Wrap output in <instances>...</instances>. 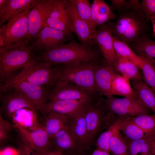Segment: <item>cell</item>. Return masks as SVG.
<instances>
[{"mask_svg": "<svg viewBox=\"0 0 155 155\" xmlns=\"http://www.w3.org/2000/svg\"><path fill=\"white\" fill-rule=\"evenodd\" d=\"M80 17L93 29H97L93 25L91 18V5L88 0H72Z\"/></svg>", "mask_w": 155, "mask_h": 155, "instance_id": "cell-36", "label": "cell"}, {"mask_svg": "<svg viewBox=\"0 0 155 155\" xmlns=\"http://www.w3.org/2000/svg\"><path fill=\"white\" fill-rule=\"evenodd\" d=\"M60 79L57 66L34 58L30 61L22 70L9 81L3 83L1 90L18 81H22L43 87L49 89Z\"/></svg>", "mask_w": 155, "mask_h": 155, "instance_id": "cell-2", "label": "cell"}, {"mask_svg": "<svg viewBox=\"0 0 155 155\" xmlns=\"http://www.w3.org/2000/svg\"><path fill=\"white\" fill-rule=\"evenodd\" d=\"M155 139L146 137L127 142L129 155H152L151 144Z\"/></svg>", "mask_w": 155, "mask_h": 155, "instance_id": "cell-31", "label": "cell"}, {"mask_svg": "<svg viewBox=\"0 0 155 155\" xmlns=\"http://www.w3.org/2000/svg\"><path fill=\"white\" fill-rule=\"evenodd\" d=\"M98 11L99 14H108L113 12L112 8L103 0H100Z\"/></svg>", "mask_w": 155, "mask_h": 155, "instance_id": "cell-45", "label": "cell"}, {"mask_svg": "<svg viewBox=\"0 0 155 155\" xmlns=\"http://www.w3.org/2000/svg\"><path fill=\"white\" fill-rule=\"evenodd\" d=\"M95 97L87 100L48 101L46 102L41 113L43 116L49 112H53L70 116L87 106Z\"/></svg>", "mask_w": 155, "mask_h": 155, "instance_id": "cell-18", "label": "cell"}, {"mask_svg": "<svg viewBox=\"0 0 155 155\" xmlns=\"http://www.w3.org/2000/svg\"><path fill=\"white\" fill-rule=\"evenodd\" d=\"M40 57L41 61L55 66L83 62H102L104 59L97 45H88L74 40L42 52Z\"/></svg>", "mask_w": 155, "mask_h": 155, "instance_id": "cell-1", "label": "cell"}, {"mask_svg": "<svg viewBox=\"0 0 155 155\" xmlns=\"http://www.w3.org/2000/svg\"><path fill=\"white\" fill-rule=\"evenodd\" d=\"M117 73L114 67L104 59L95 74L96 88L99 94L106 97L110 96L112 82Z\"/></svg>", "mask_w": 155, "mask_h": 155, "instance_id": "cell-19", "label": "cell"}, {"mask_svg": "<svg viewBox=\"0 0 155 155\" xmlns=\"http://www.w3.org/2000/svg\"><path fill=\"white\" fill-rule=\"evenodd\" d=\"M117 16L113 12L108 14H99L97 16L95 23V27H100L111 20H115L117 18Z\"/></svg>", "mask_w": 155, "mask_h": 155, "instance_id": "cell-40", "label": "cell"}, {"mask_svg": "<svg viewBox=\"0 0 155 155\" xmlns=\"http://www.w3.org/2000/svg\"><path fill=\"white\" fill-rule=\"evenodd\" d=\"M126 9V10L132 9L135 11L145 18L141 11L140 3L139 0H129L127 1Z\"/></svg>", "mask_w": 155, "mask_h": 155, "instance_id": "cell-43", "label": "cell"}, {"mask_svg": "<svg viewBox=\"0 0 155 155\" xmlns=\"http://www.w3.org/2000/svg\"><path fill=\"white\" fill-rule=\"evenodd\" d=\"M143 131L147 138L155 139V114L129 117Z\"/></svg>", "mask_w": 155, "mask_h": 155, "instance_id": "cell-30", "label": "cell"}, {"mask_svg": "<svg viewBox=\"0 0 155 155\" xmlns=\"http://www.w3.org/2000/svg\"><path fill=\"white\" fill-rule=\"evenodd\" d=\"M68 9L73 32L80 41L85 44L95 45L93 36L96 30L93 29L78 14L72 0H69Z\"/></svg>", "mask_w": 155, "mask_h": 155, "instance_id": "cell-16", "label": "cell"}, {"mask_svg": "<svg viewBox=\"0 0 155 155\" xmlns=\"http://www.w3.org/2000/svg\"><path fill=\"white\" fill-rule=\"evenodd\" d=\"M88 151H86L74 153H67L66 155H91V154L89 153Z\"/></svg>", "mask_w": 155, "mask_h": 155, "instance_id": "cell-48", "label": "cell"}, {"mask_svg": "<svg viewBox=\"0 0 155 155\" xmlns=\"http://www.w3.org/2000/svg\"><path fill=\"white\" fill-rule=\"evenodd\" d=\"M150 21L151 22L153 28V31L154 36H155V16L151 18Z\"/></svg>", "mask_w": 155, "mask_h": 155, "instance_id": "cell-49", "label": "cell"}, {"mask_svg": "<svg viewBox=\"0 0 155 155\" xmlns=\"http://www.w3.org/2000/svg\"><path fill=\"white\" fill-rule=\"evenodd\" d=\"M110 150L112 155H129L127 142L117 127L111 138Z\"/></svg>", "mask_w": 155, "mask_h": 155, "instance_id": "cell-33", "label": "cell"}, {"mask_svg": "<svg viewBox=\"0 0 155 155\" xmlns=\"http://www.w3.org/2000/svg\"></svg>", "mask_w": 155, "mask_h": 155, "instance_id": "cell-51", "label": "cell"}, {"mask_svg": "<svg viewBox=\"0 0 155 155\" xmlns=\"http://www.w3.org/2000/svg\"><path fill=\"white\" fill-rule=\"evenodd\" d=\"M127 78L117 73L113 80L110 96L118 95L134 99H138Z\"/></svg>", "mask_w": 155, "mask_h": 155, "instance_id": "cell-28", "label": "cell"}, {"mask_svg": "<svg viewBox=\"0 0 155 155\" xmlns=\"http://www.w3.org/2000/svg\"><path fill=\"white\" fill-rule=\"evenodd\" d=\"M102 62H83L57 65L59 70V80L71 83L89 94L96 96L98 94L96 88L95 74Z\"/></svg>", "mask_w": 155, "mask_h": 155, "instance_id": "cell-3", "label": "cell"}, {"mask_svg": "<svg viewBox=\"0 0 155 155\" xmlns=\"http://www.w3.org/2000/svg\"><path fill=\"white\" fill-rule=\"evenodd\" d=\"M91 155H112L110 153L96 148L91 153Z\"/></svg>", "mask_w": 155, "mask_h": 155, "instance_id": "cell-46", "label": "cell"}, {"mask_svg": "<svg viewBox=\"0 0 155 155\" xmlns=\"http://www.w3.org/2000/svg\"><path fill=\"white\" fill-rule=\"evenodd\" d=\"M114 68L116 73L129 80L144 81L140 69L134 63L116 55Z\"/></svg>", "mask_w": 155, "mask_h": 155, "instance_id": "cell-26", "label": "cell"}, {"mask_svg": "<svg viewBox=\"0 0 155 155\" xmlns=\"http://www.w3.org/2000/svg\"><path fill=\"white\" fill-rule=\"evenodd\" d=\"M129 46L136 54L146 58L155 67V41L150 38L146 33L139 40Z\"/></svg>", "mask_w": 155, "mask_h": 155, "instance_id": "cell-24", "label": "cell"}, {"mask_svg": "<svg viewBox=\"0 0 155 155\" xmlns=\"http://www.w3.org/2000/svg\"><path fill=\"white\" fill-rule=\"evenodd\" d=\"M51 140L53 150L69 154L84 151L81 150L77 146L69 126L55 134Z\"/></svg>", "mask_w": 155, "mask_h": 155, "instance_id": "cell-21", "label": "cell"}, {"mask_svg": "<svg viewBox=\"0 0 155 155\" xmlns=\"http://www.w3.org/2000/svg\"><path fill=\"white\" fill-rule=\"evenodd\" d=\"M115 22H109L96 30L93 36L106 62L114 67L117 56L113 44L112 30Z\"/></svg>", "mask_w": 155, "mask_h": 155, "instance_id": "cell-15", "label": "cell"}, {"mask_svg": "<svg viewBox=\"0 0 155 155\" xmlns=\"http://www.w3.org/2000/svg\"><path fill=\"white\" fill-rule=\"evenodd\" d=\"M34 58L29 45L24 44L0 53V77L3 83L13 78Z\"/></svg>", "mask_w": 155, "mask_h": 155, "instance_id": "cell-6", "label": "cell"}, {"mask_svg": "<svg viewBox=\"0 0 155 155\" xmlns=\"http://www.w3.org/2000/svg\"><path fill=\"white\" fill-rule=\"evenodd\" d=\"M100 1V0H94L91 5L92 20L93 25L95 27V23L99 14L98 6Z\"/></svg>", "mask_w": 155, "mask_h": 155, "instance_id": "cell-44", "label": "cell"}, {"mask_svg": "<svg viewBox=\"0 0 155 155\" xmlns=\"http://www.w3.org/2000/svg\"><path fill=\"white\" fill-rule=\"evenodd\" d=\"M101 96H97L86 109L87 135L90 148L99 135L113 124L116 117L108 111L105 99Z\"/></svg>", "mask_w": 155, "mask_h": 155, "instance_id": "cell-4", "label": "cell"}, {"mask_svg": "<svg viewBox=\"0 0 155 155\" xmlns=\"http://www.w3.org/2000/svg\"><path fill=\"white\" fill-rule=\"evenodd\" d=\"M37 0H0V26L16 13L32 7Z\"/></svg>", "mask_w": 155, "mask_h": 155, "instance_id": "cell-20", "label": "cell"}, {"mask_svg": "<svg viewBox=\"0 0 155 155\" xmlns=\"http://www.w3.org/2000/svg\"><path fill=\"white\" fill-rule=\"evenodd\" d=\"M142 13L146 20L149 22L155 16V0H143L140 2Z\"/></svg>", "mask_w": 155, "mask_h": 155, "instance_id": "cell-39", "label": "cell"}, {"mask_svg": "<svg viewBox=\"0 0 155 155\" xmlns=\"http://www.w3.org/2000/svg\"><path fill=\"white\" fill-rule=\"evenodd\" d=\"M140 57L142 62L140 69L144 81L155 93V67L146 58Z\"/></svg>", "mask_w": 155, "mask_h": 155, "instance_id": "cell-34", "label": "cell"}, {"mask_svg": "<svg viewBox=\"0 0 155 155\" xmlns=\"http://www.w3.org/2000/svg\"><path fill=\"white\" fill-rule=\"evenodd\" d=\"M32 7L15 14L0 27V43L4 46L0 53L24 44L28 31V14Z\"/></svg>", "mask_w": 155, "mask_h": 155, "instance_id": "cell-7", "label": "cell"}, {"mask_svg": "<svg viewBox=\"0 0 155 155\" xmlns=\"http://www.w3.org/2000/svg\"><path fill=\"white\" fill-rule=\"evenodd\" d=\"M54 0H37L30 9L28 14V29L24 45L30 41L43 28L53 6Z\"/></svg>", "mask_w": 155, "mask_h": 155, "instance_id": "cell-11", "label": "cell"}, {"mask_svg": "<svg viewBox=\"0 0 155 155\" xmlns=\"http://www.w3.org/2000/svg\"><path fill=\"white\" fill-rule=\"evenodd\" d=\"M114 123L127 142L146 137L143 131L129 117H116Z\"/></svg>", "mask_w": 155, "mask_h": 155, "instance_id": "cell-23", "label": "cell"}, {"mask_svg": "<svg viewBox=\"0 0 155 155\" xmlns=\"http://www.w3.org/2000/svg\"><path fill=\"white\" fill-rule=\"evenodd\" d=\"M105 101L108 111L116 117H135L149 114L150 110L139 99L117 98L109 96L106 97Z\"/></svg>", "mask_w": 155, "mask_h": 155, "instance_id": "cell-8", "label": "cell"}, {"mask_svg": "<svg viewBox=\"0 0 155 155\" xmlns=\"http://www.w3.org/2000/svg\"><path fill=\"white\" fill-rule=\"evenodd\" d=\"M42 124L46 131L51 138L57 133L69 125V116L53 112L43 116Z\"/></svg>", "mask_w": 155, "mask_h": 155, "instance_id": "cell-22", "label": "cell"}, {"mask_svg": "<svg viewBox=\"0 0 155 155\" xmlns=\"http://www.w3.org/2000/svg\"><path fill=\"white\" fill-rule=\"evenodd\" d=\"M117 128L116 125L114 123L108 129L100 133L94 143L96 148L110 153V140Z\"/></svg>", "mask_w": 155, "mask_h": 155, "instance_id": "cell-35", "label": "cell"}, {"mask_svg": "<svg viewBox=\"0 0 155 155\" xmlns=\"http://www.w3.org/2000/svg\"><path fill=\"white\" fill-rule=\"evenodd\" d=\"M21 109L16 113L12 119V123L29 130L44 128L37 118V113L30 109Z\"/></svg>", "mask_w": 155, "mask_h": 155, "instance_id": "cell-25", "label": "cell"}, {"mask_svg": "<svg viewBox=\"0 0 155 155\" xmlns=\"http://www.w3.org/2000/svg\"><path fill=\"white\" fill-rule=\"evenodd\" d=\"M151 152L152 155H155V140L151 144Z\"/></svg>", "mask_w": 155, "mask_h": 155, "instance_id": "cell-50", "label": "cell"}, {"mask_svg": "<svg viewBox=\"0 0 155 155\" xmlns=\"http://www.w3.org/2000/svg\"><path fill=\"white\" fill-rule=\"evenodd\" d=\"M88 105L69 116L70 131L77 146L82 151H88L90 148L88 142L85 119L86 109Z\"/></svg>", "mask_w": 155, "mask_h": 155, "instance_id": "cell-17", "label": "cell"}, {"mask_svg": "<svg viewBox=\"0 0 155 155\" xmlns=\"http://www.w3.org/2000/svg\"><path fill=\"white\" fill-rule=\"evenodd\" d=\"M148 22L136 11L125 10L117 16L113 29V35L129 45L139 40L146 33Z\"/></svg>", "mask_w": 155, "mask_h": 155, "instance_id": "cell-5", "label": "cell"}, {"mask_svg": "<svg viewBox=\"0 0 155 155\" xmlns=\"http://www.w3.org/2000/svg\"><path fill=\"white\" fill-rule=\"evenodd\" d=\"M18 155H40L20 139L18 147Z\"/></svg>", "mask_w": 155, "mask_h": 155, "instance_id": "cell-41", "label": "cell"}, {"mask_svg": "<svg viewBox=\"0 0 155 155\" xmlns=\"http://www.w3.org/2000/svg\"><path fill=\"white\" fill-rule=\"evenodd\" d=\"M67 153L59 151L53 150L51 151L45 155H66Z\"/></svg>", "mask_w": 155, "mask_h": 155, "instance_id": "cell-47", "label": "cell"}, {"mask_svg": "<svg viewBox=\"0 0 155 155\" xmlns=\"http://www.w3.org/2000/svg\"><path fill=\"white\" fill-rule=\"evenodd\" d=\"M69 3V0H54L49 17L66 22L72 28Z\"/></svg>", "mask_w": 155, "mask_h": 155, "instance_id": "cell-32", "label": "cell"}, {"mask_svg": "<svg viewBox=\"0 0 155 155\" xmlns=\"http://www.w3.org/2000/svg\"><path fill=\"white\" fill-rule=\"evenodd\" d=\"M114 48L117 55L135 63L140 69L141 57L135 54L128 44L113 36Z\"/></svg>", "mask_w": 155, "mask_h": 155, "instance_id": "cell-29", "label": "cell"}, {"mask_svg": "<svg viewBox=\"0 0 155 155\" xmlns=\"http://www.w3.org/2000/svg\"><path fill=\"white\" fill-rule=\"evenodd\" d=\"M44 27L66 32H73L71 27L67 22L49 17L45 22L43 27Z\"/></svg>", "mask_w": 155, "mask_h": 155, "instance_id": "cell-38", "label": "cell"}, {"mask_svg": "<svg viewBox=\"0 0 155 155\" xmlns=\"http://www.w3.org/2000/svg\"><path fill=\"white\" fill-rule=\"evenodd\" d=\"M71 33L44 27L33 38V43L29 45L32 51L50 50L64 44L71 38Z\"/></svg>", "mask_w": 155, "mask_h": 155, "instance_id": "cell-12", "label": "cell"}, {"mask_svg": "<svg viewBox=\"0 0 155 155\" xmlns=\"http://www.w3.org/2000/svg\"><path fill=\"white\" fill-rule=\"evenodd\" d=\"M126 0H111V2L112 8L116 10L119 14L126 10Z\"/></svg>", "mask_w": 155, "mask_h": 155, "instance_id": "cell-42", "label": "cell"}, {"mask_svg": "<svg viewBox=\"0 0 155 155\" xmlns=\"http://www.w3.org/2000/svg\"><path fill=\"white\" fill-rule=\"evenodd\" d=\"M13 124L9 121L0 114V145L3 147L11 140Z\"/></svg>", "mask_w": 155, "mask_h": 155, "instance_id": "cell-37", "label": "cell"}, {"mask_svg": "<svg viewBox=\"0 0 155 155\" xmlns=\"http://www.w3.org/2000/svg\"><path fill=\"white\" fill-rule=\"evenodd\" d=\"M97 95H91L71 83L59 80L48 90L46 100H87Z\"/></svg>", "mask_w": 155, "mask_h": 155, "instance_id": "cell-13", "label": "cell"}, {"mask_svg": "<svg viewBox=\"0 0 155 155\" xmlns=\"http://www.w3.org/2000/svg\"><path fill=\"white\" fill-rule=\"evenodd\" d=\"M131 87L138 99L155 114V93L144 81L131 80Z\"/></svg>", "mask_w": 155, "mask_h": 155, "instance_id": "cell-27", "label": "cell"}, {"mask_svg": "<svg viewBox=\"0 0 155 155\" xmlns=\"http://www.w3.org/2000/svg\"><path fill=\"white\" fill-rule=\"evenodd\" d=\"M1 97L0 113L3 117L12 123L14 114L23 108L31 110L36 113L38 111L32 102L21 93L9 89L2 93Z\"/></svg>", "mask_w": 155, "mask_h": 155, "instance_id": "cell-10", "label": "cell"}, {"mask_svg": "<svg viewBox=\"0 0 155 155\" xmlns=\"http://www.w3.org/2000/svg\"><path fill=\"white\" fill-rule=\"evenodd\" d=\"M13 89L23 94L34 104L41 113L46 102L48 89L40 86L26 82H16L1 90L3 93Z\"/></svg>", "mask_w": 155, "mask_h": 155, "instance_id": "cell-14", "label": "cell"}, {"mask_svg": "<svg viewBox=\"0 0 155 155\" xmlns=\"http://www.w3.org/2000/svg\"><path fill=\"white\" fill-rule=\"evenodd\" d=\"M19 139L40 155H45L53 150L51 138L44 128L29 130L13 124Z\"/></svg>", "mask_w": 155, "mask_h": 155, "instance_id": "cell-9", "label": "cell"}]
</instances>
